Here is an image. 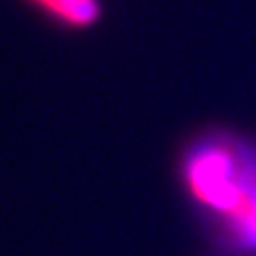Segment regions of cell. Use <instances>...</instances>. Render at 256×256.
<instances>
[{"label": "cell", "mask_w": 256, "mask_h": 256, "mask_svg": "<svg viewBox=\"0 0 256 256\" xmlns=\"http://www.w3.org/2000/svg\"><path fill=\"white\" fill-rule=\"evenodd\" d=\"M30 2L65 26H89L99 14L97 0H30Z\"/></svg>", "instance_id": "1"}]
</instances>
